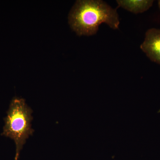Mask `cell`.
<instances>
[{"mask_svg":"<svg viewBox=\"0 0 160 160\" xmlns=\"http://www.w3.org/2000/svg\"><path fill=\"white\" fill-rule=\"evenodd\" d=\"M68 22L79 36L96 34L102 23L113 29H118L120 21L117 10L101 0L77 1L69 12Z\"/></svg>","mask_w":160,"mask_h":160,"instance_id":"6da1fadb","label":"cell"},{"mask_svg":"<svg viewBox=\"0 0 160 160\" xmlns=\"http://www.w3.org/2000/svg\"><path fill=\"white\" fill-rule=\"evenodd\" d=\"M32 112L24 99L15 98L11 101L5 119V125L2 135L14 141L16 146L15 160H18L20 152L26 140L34 132L31 124Z\"/></svg>","mask_w":160,"mask_h":160,"instance_id":"7a4b0ae2","label":"cell"},{"mask_svg":"<svg viewBox=\"0 0 160 160\" xmlns=\"http://www.w3.org/2000/svg\"><path fill=\"white\" fill-rule=\"evenodd\" d=\"M140 48L149 59L160 65V29H148Z\"/></svg>","mask_w":160,"mask_h":160,"instance_id":"3957f363","label":"cell"},{"mask_svg":"<svg viewBox=\"0 0 160 160\" xmlns=\"http://www.w3.org/2000/svg\"><path fill=\"white\" fill-rule=\"evenodd\" d=\"M154 1L152 0H135V1H117L118 6L132 13H142L151 8Z\"/></svg>","mask_w":160,"mask_h":160,"instance_id":"277c9868","label":"cell"},{"mask_svg":"<svg viewBox=\"0 0 160 160\" xmlns=\"http://www.w3.org/2000/svg\"><path fill=\"white\" fill-rule=\"evenodd\" d=\"M158 5L159 8L160 10V0L158 2Z\"/></svg>","mask_w":160,"mask_h":160,"instance_id":"5b68a950","label":"cell"}]
</instances>
